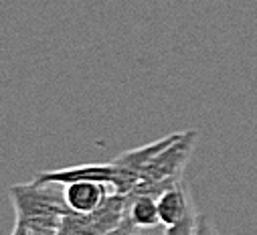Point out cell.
Wrapping results in <instances>:
<instances>
[{
    "mask_svg": "<svg viewBox=\"0 0 257 235\" xmlns=\"http://www.w3.org/2000/svg\"><path fill=\"white\" fill-rule=\"evenodd\" d=\"M17 221L27 227H55L59 229L63 217L69 211L65 201V185L59 183H27L15 185L9 191Z\"/></svg>",
    "mask_w": 257,
    "mask_h": 235,
    "instance_id": "obj_1",
    "label": "cell"
},
{
    "mask_svg": "<svg viewBox=\"0 0 257 235\" xmlns=\"http://www.w3.org/2000/svg\"><path fill=\"white\" fill-rule=\"evenodd\" d=\"M134 235H136V233H134Z\"/></svg>",
    "mask_w": 257,
    "mask_h": 235,
    "instance_id": "obj_13",
    "label": "cell"
},
{
    "mask_svg": "<svg viewBox=\"0 0 257 235\" xmlns=\"http://www.w3.org/2000/svg\"><path fill=\"white\" fill-rule=\"evenodd\" d=\"M195 225H197V211L192 209L180 223L166 227L164 235H195Z\"/></svg>",
    "mask_w": 257,
    "mask_h": 235,
    "instance_id": "obj_8",
    "label": "cell"
},
{
    "mask_svg": "<svg viewBox=\"0 0 257 235\" xmlns=\"http://www.w3.org/2000/svg\"><path fill=\"white\" fill-rule=\"evenodd\" d=\"M195 235H219L213 219L209 215H197V225H195Z\"/></svg>",
    "mask_w": 257,
    "mask_h": 235,
    "instance_id": "obj_9",
    "label": "cell"
},
{
    "mask_svg": "<svg viewBox=\"0 0 257 235\" xmlns=\"http://www.w3.org/2000/svg\"><path fill=\"white\" fill-rule=\"evenodd\" d=\"M13 235H29L27 225H25V223H21V221H17V223H15V231H13Z\"/></svg>",
    "mask_w": 257,
    "mask_h": 235,
    "instance_id": "obj_11",
    "label": "cell"
},
{
    "mask_svg": "<svg viewBox=\"0 0 257 235\" xmlns=\"http://www.w3.org/2000/svg\"><path fill=\"white\" fill-rule=\"evenodd\" d=\"M109 193H113V189L107 183H97V181H77L65 185L67 207L75 213L95 211L107 199Z\"/></svg>",
    "mask_w": 257,
    "mask_h": 235,
    "instance_id": "obj_4",
    "label": "cell"
},
{
    "mask_svg": "<svg viewBox=\"0 0 257 235\" xmlns=\"http://www.w3.org/2000/svg\"><path fill=\"white\" fill-rule=\"evenodd\" d=\"M57 235H75V233H73L71 229H67L65 225H61V227H59V231H57Z\"/></svg>",
    "mask_w": 257,
    "mask_h": 235,
    "instance_id": "obj_12",
    "label": "cell"
},
{
    "mask_svg": "<svg viewBox=\"0 0 257 235\" xmlns=\"http://www.w3.org/2000/svg\"><path fill=\"white\" fill-rule=\"evenodd\" d=\"M178 134H180V132H178ZM178 134H170V136H166V138H162V140H156V142H152V144L140 146V148H136V150H127V152L119 154L113 162H115L119 168H123V170H127V172L140 176L142 170H144V166H146L158 152H162L168 144H172V142L178 138Z\"/></svg>",
    "mask_w": 257,
    "mask_h": 235,
    "instance_id": "obj_6",
    "label": "cell"
},
{
    "mask_svg": "<svg viewBox=\"0 0 257 235\" xmlns=\"http://www.w3.org/2000/svg\"><path fill=\"white\" fill-rule=\"evenodd\" d=\"M127 219V195L109 193L107 199L91 213L67 211L61 225L71 229L75 235H103L117 229Z\"/></svg>",
    "mask_w": 257,
    "mask_h": 235,
    "instance_id": "obj_2",
    "label": "cell"
},
{
    "mask_svg": "<svg viewBox=\"0 0 257 235\" xmlns=\"http://www.w3.org/2000/svg\"><path fill=\"white\" fill-rule=\"evenodd\" d=\"M192 209L195 207L190 205L186 189L182 187V183L170 187L168 191H164L158 197V211H160V221H162L164 227L180 223Z\"/></svg>",
    "mask_w": 257,
    "mask_h": 235,
    "instance_id": "obj_5",
    "label": "cell"
},
{
    "mask_svg": "<svg viewBox=\"0 0 257 235\" xmlns=\"http://www.w3.org/2000/svg\"><path fill=\"white\" fill-rule=\"evenodd\" d=\"M197 142V130L180 132L178 138L168 144L162 152H158L142 170L140 179H152V181H166V183H180L182 170L192 154Z\"/></svg>",
    "mask_w": 257,
    "mask_h": 235,
    "instance_id": "obj_3",
    "label": "cell"
},
{
    "mask_svg": "<svg viewBox=\"0 0 257 235\" xmlns=\"http://www.w3.org/2000/svg\"><path fill=\"white\" fill-rule=\"evenodd\" d=\"M127 219L138 229H152L160 225V211H158V199L150 195H127Z\"/></svg>",
    "mask_w": 257,
    "mask_h": 235,
    "instance_id": "obj_7",
    "label": "cell"
},
{
    "mask_svg": "<svg viewBox=\"0 0 257 235\" xmlns=\"http://www.w3.org/2000/svg\"><path fill=\"white\" fill-rule=\"evenodd\" d=\"M103 235H134V225L130 223V219H125L117 229H113L109 233H103Z\"/></svg>",
    "mask_w": 257,
    "mask_h": 235,
    "instance_id": "obj_10",
    "label": "cell"
}]
</instances>
